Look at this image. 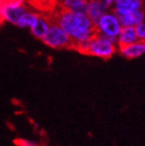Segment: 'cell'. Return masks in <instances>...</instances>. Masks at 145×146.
<instances>
[{"label": "cell", "instance_id": "6da1fadb", "mask_svg": "<svg viewBox=\"0 0 145 146\" xmlns=\"http://www.w3.org/2000/svg\"><path fill=\"white\" fill-rule=\"evenodd\" d=\"M51 22L57 23L77 44L89 41L97 33L95 25L87 14L77 13L59 7L49 15Z\"/></svg>", "mask_w": 145, "mask_h": 146}, {"label": "cell", "instance_id": "7a4b0ae2", "mask_svg": "<svg viewBox=\"0 0 145 146\" xmlns=\"http://www.w3.org/2000/svg\"><path fill=\"white\" fill-rule=\"evenodd\" d=\"M75 50L89 56L109 59L117 50V39L107 38L97 32L89 41L77 44Z\"/></svg>", "mask_w": 145, "mask_h": 146}, {"label": "cell", "instance_id": "3957f363", "mask_svg": "<svg viewBox=\"0 0 145 146\" xmlns=\"http://www.w3.org/2000/svg\"><path fill=\"white\" fill-rule=\"evenodd\" d=\"M44 44L50 48L61 50H75V42L72 40L70 36L55 22H51L47 33L42 38Z\"/></svg>", "mask_w": 145, "mask_h": 146}, {"label": "cell", "instance_id": "277c9868", "mask_svg": "<svg viewBox=\"0 0 145 146\" xmlns=\"http://www.w3.org/2000/svg\"><path fill=\"white\" fill-rule=\"evenodd\" d=\"M122 27L118 16L112 11H107L95 25L98 34L114 39H117Z\"/></svg>", "mask_w": 145, "mask_h": 146}, {"label": "cell", "instance_id": "5b68a950", "mask_svg": "<svg viewBox=\"0 0 145 146\" xmlns=\"http://www.w3.org/2000/svg\"><path fill=\"white\" fill-rule=\"evenodd\" d=\"M27 12L26 7L22 0H11L3 4L2 18L11 24L17 25L19 18Z\"/></svg>", "mask_w": 145, "mask_h": 146}, {"label": "cell", "instance_id": "8992f818", "mask_svg": "<svg viewBox=\"0 0 145 146\" xmlns=\"http://www.w3.org/2000/svg\"><path fill=\"white\" fill-rule=\"evenodd\" d=\"M142 8V0H118L113 5V11L119 17Z\"/></svg>", "mask_w": 145, "mask_h": 146}, {"label": "cell", "instance_id": "52a82bcc", "mask_svg": "<svg viewBox=\"0 0 145 146\" xmlns=\"http://www.w3.org/2000/svg\"><path fill=\"white\" fill-rule=\"evenodd\" d=\"M50 24H51V19L48 14L47 15L38 14L36 21L30 27V32L36 38L42 40L44 35L47 33Z\"/></svg>", "mask_w": 145, "mask_h": 146}, {"label": "cell", "instance_id": "ba28073f", "mask_svg": "<svg viewBox=\"0 0 145 146\" xmlns=\"http://www.w3.org/2000/svg\"><path fill=\"white\" fill-rule=\"evenodd\" d=\"M119 53L127 59L137 58L145 53V42L137 40L130 44L117 47Z\"/></svg>", "mask_w": 145, "mask_h": 146}, {"label": "cell", "instance_id": "9c48e42d", "mask_svg": "<svg viewBox=\"0 0 145 146\" xmlns=\"http://www.w3.org/2000/svg\"><path fill=\"white\" fill-rule=\"evenodd\" d=\"M109 11V7L103 0H89L87 5L86 14L91 22L96 25L99 18Z\"/></svg>", "mask_w": 145, "mask_h": 146}, {"label": "cell", "instance_id": "30bf717a", "mask_svg": "<svg viewBox=\"0 0 145 146\" xmlns=\"http://www.w3.org/2000/svg\"><path fill=\"white\" fill-rule=\"evenodd\" d=\"M137 40L135 27L122 26L117 38V47L128 45Z\"/></svg>", "mask_w": 145, "mask_h": 146}, {"label": "cell", "instance_id": "8fae6325", "mask_svg": "<svg viewBox=\"0 0 145 146\" xmlns=\"http://www.w3.org/2000/svg\"><path fill=\"white\" fill-rule=\"evenodd\" d=\"M118 17L122 26L136 27L141 22L145 20V11H143V9H141L126 15L119 16Z\"/></svg>", "mask_w": 145, "mask_h": 146}, {"label": "cell", "instance_id": "7c38bea8", "mask_svg": "<svg viewBox=\"0 0 145 146\" xmlns=\"http://www.w3.org/2000/svg\"><path fill=\"white\" fill-rule=\"evenodd\" d=\"M89 0H58V6L77 13L86 14Z\"/></svg>", "mask_w": 145, "mask_h": 146}, {"label": "cell", "instance_id": "4fadbf2b", "mask_svg": "<svg viewBox=\"0 0 145 146\" xmlns=\"http://www.w3.org/2000/svg\"><path fill=\"white\" fill-rule=\"evenodd\" d=\"M28 3L38 11L50 13L57 9L58 0H28Z\"/></svg>", "mask_w": 145, "mask_h": 146}, {"label": "cell", "instance_id": "5bb4252c", "mask_svg": "<svg viewBox=\"0 0 145 146\" xmlns=\"http://www.w3.org/2000/svg\"><path fill=\"white\" fill-rule=\"evenodd\" d=\"M38 15L37 13H33V12H30V11H27L26 13H24L20 18L19 20L17 21V25L20 28H26V27H30L31 25L36 21L38 17Z\"/></svg>", "mask_w": 145, "mask_h": 146}, {"label": "cell", "instance_id": "9a60e30c", "mask_svg": "<svg viewBox=\"0 0 145 146\" xmlns=\"http://www.w3.org/2000/svg\"><path fill=\"white\" fill-rule=\"evenodd\" d=\"M136 34L137 36V39L140 41L145 42V20L141 22L135 27Z\"/></svg>", "mask_w": 145, "mask_h": 146}, {"label": "cell", "instance_id": "2e32d148", "mask_svg": "<svg viewBox=\"0 0 145 146\" xmlns=\"http://www.w3.org/2000/svg\"><path fill=\"white\" fill-rule=\"evenodd\" d=\"M14 143L17 146H38V143L32 140L24 139V138H19L14 141Z\"/></svg>", "mask_w": 145, "mask_h": 146}, {"label": "cell", "instance_id": "e0dca14e", "mask_svg": "<svg viewBox=\"0 0 145 146\" xmlns=\"http://www.w3.org/2000/svg\"><path fill=\"white\" fill-rule=\"evenodd\" d=\"M2 7H3V2H2V0H0V23L3 21V18H2Z\"/></svg>", "mask_w": 145, "mask_h": 146}, {"label": "cell", "instance_id": "ac0fdd59", "mask_svg": "<svg viewBox=\"0 0 145 146\" xmlns=\"http://www.w3.org/2000/svg\"><path fill=\"white\" fill-rule=\"evenodd\" d=\"M112 1H113V3L115 4V3H116L117 1H118V0H112Z\"/></svg>", "mask_w": 145, "mask_h": 146}]
</instances>
